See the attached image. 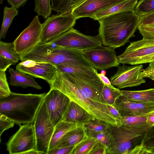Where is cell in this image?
<instances>
[{"instance_id":"1","label":"cell","mask_w":154,"mask_h":154,"mask_svg":"<svg viewBox=\"0 0 154 154\" xmlns=\"http://www.w3.org/2000/svg\"><path fill=\"white\" fill-rule=\"evenodd\" d=\"M48 83L50 89L60 91L96 119L111 126H119L122 125V122L110 113L107 104L96 101L85 96L76 85L70 74L57 71Z\"/></svg>"},{"instance_id":"2","label":"cell","mask_w":154,"mask_h":154,"mask_svg":"<svg viewBox=\"0 0 154 154\" xmlns=\"http://www.w3.org/2000/svg\"><path fill=\"white\" fill-rule=\"evenodd\" d=\"M140 17L134 12L126 11L110 15L98 21V36L103 45L115 49L129 42L135 36Z\"/></svg>"},{"instance_id":"3","label":"cell","mask_w":154,"mask_h":154,"mask_svg":"<svg viewBox=\"0 0 154 154\" xmlns=\"http://www.w3.org/2000/svg\"><path fill=\"white\" fill-rule=\"evenodd\" d=\"M45 93L21 94L11 92L0 99V114L18 125L32 123L45 97Z\"/></svg>"},{"instance_id":"4","label":"cell","mask_w":154,"mask_h":154,"mask_svg":"<svg viewBox=\"0 0 154 154\" xmlns=\"http://www.w3.org/2000/svg\"><path fill=\"white\" fill-rule=\"evenodd\" d=\"M20 60L45 62L56 67L68 64L94 68L83 51L58 47L51 43L39 44L29 52L20 57Z\"/></svg>"},{"instance_id":"5","label":"cell","mask_w":154,"mask_h":154,"mask_svg":"<svg viewBox=\"0 0 154 154\" xmlns=\"http://www.w3.org/2000/svg\"><path fill=\"white\" fill-rule=\"evenodd\" d=\"M150 126L132 127L122 125H110L111 142L107 149V154H129L135 140L147 133Z\"/></svg>"},{"instance_id":"6","label":"cell","mask_w":154,"mask_h":154,"mask_svg":"<svg viewBox=\"0 0 154 154\" xmlns=\"http://www.w3.org/2000/svg\"><path fill=\"white\" fill-rule=\"evenodd\" d=\"M33 126L36 149L40 154H47L55 127L50 118L44 99L37 113Z\"/></svg>"},{"instance_id":"7","label":"cell","mask_w":154,"mask_h":154,"mask_svg":"<svg viewBox=\"0 0 154 154\" xmlns=\"http://www.w3.org/2000/svg\"><path fill=\"white\" fill-rule=\"evenodd\" d=\"M48 43L64 48L83 51L102 45L98 36L85 35L72 28Z\"/></svg>"},{"instance_id":"8","label":"cell","mask_w":154,"mask_h":154,"mask_svg":"<svg viewBox=\"0 0 154 154\" xmlns=\"http://www.w3.org/2000/svg\"><path fill=\"white\" fill-rule=\"evenodd\" d=\"M77 19L71 13L65 14L53 15L42 23L39 44L51 42L73 28Z\"/></svg>"},{"instance_id":"9","label":"cell","mask_w":154,"mask_h":154,"mask_svg":"<svg viewBox=\"0 0 154 154\" xmlns=\"http://www.w3.org/2000/svg\"><path fill=\"white\" fill-rule=\"evenodd\" d=\"M7 150L10 154H26L36 149V141L32 123L21 125L6 143Z\"/></svg>"},{"instance_id":"10","label":"cell","mask_w":154,"mask_h":154,"mask_svg":"<svg viewBox=\"0 0 154 154\" xmlns=\"http://www.w3.org/2000/svg\"><path fill=\"white\" fill-rule=\"evenodd\" d=\"M42 29V23L36 15L13 42L19 57L29 52L40 43Z\"/></svg>"},{"instance_id":"11","label":"cell","mask_w":154,"mask_h":154,"mask_svg":"<svg viewBox=\"0 0 154 154\" xmlns=\"http://www.w3.org/2000/svg\"><path fill=\"white\" fill-rule=\"evenodd\" d=\"M94 68L98 70H105L118 66L119 62L113 48L102 45L83 51Z\"/></svg>"},{"instance_id":"12","label":"cell","mask_w":154,"mask_h":154,"mask_svg":"<svg viewBox=\"0 0 154 154\" xmlns=\"http://www.w3.org/2000/svg\"><path fill=\"white\" fill-rule=\"evenodd\" d=\"M154 53V39L143 38L130 42L125 51L117 57L120 64L134 65L138 60Z\"/></svg>"},{"instance_id":"13","label":"cell","mask_w":154,"mask_h":154,"mask_svg":"<svg viewBox=\"0 0 154 154\" xmlns=\"http://www.w3.org/2000/svg\"><path fill=\"white\" fill-rule=\"evenodd\" d=\"M50 120L54 127L61 122L70 101L66 95L57 89H50L44 99Z\"/></svg>"},{"instance_id":"14","label":"cell","mask_w":154,"mask_h":154,"mask_svg":"<svg viewBox=\"0 0 154 154\" xmlns=\"http://www.w3.org/2000/svg\"><path fill=\"white\" fill-rule=\"evenodd\" d=\"M116 72L110 78L112 85L119 88L138 86L145 83L144 79H139L137 76L143 68L142 64L132 66L125 64L117 66Z\"/></svg>"},{"instance_id":"15","label":"cell","mask_w":154,"mask_h":154,"mask_svg":"<svg viewBox=\"0 0 154 154\" xmlns=\"http://www.w3.org/2000/svg\"><path fill=\"white\" fill-rule=\"evenodd\" d=\"M70 74L76 85L85 96L106 104L103 94L104 84L100 79L86 75Z\"/></svg>"},{"instance_id":"16","label":"cell","mask_w":154,"mask_h":154,"mask_svg":"<svg viewBox=\"0 0 154 154\" xmlns=\"http://www.w3.org/2000/svg\"><path fill=\"white\" fill-rule=\"evenodd\" d=\"M16 70L35 78L45 80L48 82L57 71L55 66L49 63L27 60L18 63Z\"/></svg>"},{"instance_id":"17","label":"cell","mask_w":154,"mask_h":154,"mask_svg":"<svg viewBox=\"0 0 154 154\" xmlns=\"http://www.w3.org/2000/svg\"><path fill=\"white\" fill-rule=\"evenodd\" d=\"M124 0H80L74 6L71 13L77 19L91 18L98 12Z\"/></svg>"},{"instance_id":"18","label":"cell","mask_w":154,"mask_h":154,"mask_svg":"<svg viewBox=\"0 0 154 154\" xmlns=\"http://www.w3.org/2000/svg\"><path fill=\"white\" fill-rule=\"evenodd\" d=\"M123 116H143L154 110V103H144L129 100L123 95L113 105Z\"/></svg>"},{"instance_id":"19","label":"cell","mask_w":154,"mask_h":154,"mask_svg":"<svg viewBox=\"0 0 154 154\" xmlns=\"http://www.w3.org/2000/svg\"><path fill=\"white\" fill-rule=\"evenodd\" d=\"M95 119L94 117L78 104L70 100L62 121L85 125Z\"/></svg>"},{"instance_id":"20","label":"cell","mask_w":154,"mask_h":154,"mask_svg":"<svg viewBox=\"0 0 154 154\" xmlns=\"http://www.w3.org/2000/svg\"><path fill=\"white\" fill-rule=\"evenodd\" d=\"M138 0H124L98 12L91 18L98 20L111 14L126 11L134 12Z\"/></svg>"},{"instance_id":"21","label":"cell","mask_w":154,"mask_h":154,"mask_svg":"<svg viewBox=\"0 0 154 154\" xmlns=\"http://www.w3.org/2000/svg\"><path fill=\"white\" fill-rule=\"evenodd\" d=\"M9 72L10 74L9 81L11 85L20 86L23 88L30 87L38 89H42L41 87L31 75L12 68H9Z\"/></svg>"},{"instance_id":"22","label":"cell","mask_w":154,"mask_h":154,"mask_svg":"<svg viewBox=\"0 0 154 154\" xmlns=\"http://www.w3.org/2000/svg\"><path fill=\"white\" fill-rule=\"evenodd\" d=\"M88 137L84 125H80L66 133L57 147L76 146Z\"/></svg>"},{"instance_id":"23","label":"cell","mask_w":154,"mask_h":154,"mask_svg":"<svg viewBox=\"0 0 154 154\" xmlns=\"http://www.w3.org/2000/svg\"><path fill=\"white\" fill-rule=\"evenodd\" d=\"M57 71L74 74L88 76L100 79L97 75L96 69L94 68L75 66L68 64H62L56 66Z\"/></svg>"},{"instance_id":"24","label":"cell","mask_w":154,"mask_h":154,"mask_svg":"<svg viewBox=\"0 0 154 154\" xmlns=\"http://www.w3.org/2000/svg\"><path fill=\"white\" fill-rule=\"evenodd\" d=\"M129 100L141 103H154V88L140 91L120 90Z\"/></svg>"},{"instance_id":"25","label":"cell","mask_w":154,"mask_h":154,"mask_svg":"<svg viewBox=\"0 0 154 154\" xmlns=\"http://www.w3.org/2000/svg\"><path fill=\"white\" fill-rule=\"evenodd\" d=\"M80 125L61 121L55 127L49 146V150L57 145L59 142L67 132Z\"/></svg>"},{"instance_id":"26","label":"cell","mask_w":154,"mask_h":154,"mask_svg":"<svg viewBox=\"0 0 154 154\" xmlns=\"http://www.w3.org/2000/svg\"><path fill=\"white\" fill-rule=\"evenodd\" d=\"M17 9L12 6L5 7L4 9L3 20L0 31V40L4 39L14 17L17 15Z\"/></svg>"},{"instance_id":"27","label":"cell","mask_w":154,"mask_h":154,"mask_svg":"<svg viewBox=\"0 0 154 154\" xmlns=\"http://www.w3.org/2000/svg\"><path fill=\"white\" fill-rule=\"evenodd\" d=\"M80 0H50L52 10L57 14L69 13L75 5Z\"/></svg>"},{"instance_id":"28","label":"cell","mask_w":154,"mask_h":154,"mask_svg":"<svg viewBox=\"0 0 154 154\" xmlns=\"http://www.w3.org/2000/svg\"><path fill=\"white\" fill-rule=\"evenodd\" d=\"M0 56L5 57L15 64L20 60L13 42L7 43L0 41Z\"/></svg>"},{"instance_id":"29","label":"cell","mask_w":154,"mask_h":154,"mask_svg":"<svg viewBox=\"0 0 154 154\" xmlns=\"http://www.w3.org/2000/svg\"><path fill=\"white\" fill-rule=\"evenodd\" d=\"M98 141L96 138L88 136L76 146L72 154H89Z\"/></svg>"},{"instance_id":"30","label":"cell","mask_w":154,"mask_h":154,"mask_svg":"<svg viewBox=\"0 0 154 154\" xmlns=\"http://www.w3.org/2000/svg\"><path fill=\"white\" fill-rule=\"evenodd\" d=\"M147 114L122 117V125L132 127L150 126L147 123Z\"/></svg>"},{"instance_id":"31","label":"cell","mask_w":154,"mask_h":154,"mask_svg":"<svg viewBox=\"0 0 154 154\" xmlns=\"http://www.w3.org/2000/svg\"><path fill=\"white\" fill-rule=\"evenodd\" d=\"M120 90L114 86L111 87L104 85L103 94L106 104L114 105L117 99L122 95Z\"/></svg>"},{"instance_id":"32","label":"cell","mask_w":154,"mask_h":154,"mask_svg":"<svg viewBox=\"0 0 154 154\" xmlns=\"http://www.w3.org/2000/svg\"><path fill=\"white\" fill-rule=\"evenodd\" d=\"M50 3V0H35L34 11L39 15H42L44 18L47 19L51 13Z\"/></svg>"},{"instance_id":"33","label":"cell","mask_w":154,"mask_h":154,"mask_svg":"<svg viewBox=\"0 0 154 154\" xmlns=\"http://www.w3.org/2000/svg\"><path fill=\"white\" fill-rule=\"evenodd\" d=\"M154 11V0H140L138 2L134 13L141 17Z\"/></svg>"},{"instance_id":"34","label":"cell","mask_w":154,"mask_h":154,"mask_svg":"<svg viewBox=\"0 0 154 154\" xmlns=\"http://www.w3.org/2000/svg\"><path fill=\"white\" fill-rule=\"evenodd\" d=\"M86 133L99 132L109 129L110 125L97 119L84 125Z\"/></svg>"},{"instance_id":"35","label":"cell","mask_w":154,"mask_h":154,"mask_svg":"<svg viewBox=\"0 0 154 154\" xmlns=\"http://www.w3.org/2000/svg\"><path fill=\"white\" fill-rule=\"evenodd\" d=\"M88 137L96 138L99 142L105 146L107 148L111 142V135L109 129L99 132L87 133Z\"/></svg>"},{"instance_id":"36","label":"cell","mask_w":154,"mask_h":154,"mask_svg":"<svg viewBox=\"0 0 154 154\" xmlns=\"http://www.w3.org/2000/svg\"><path fill=\"white\" fill-rule=\"evenodd\" d=\"M147 133L144 136L140 143L133 147L130 150L129 154H154V146L147 145L144 143Z\"/></svg>"},{"instance_id":"37","label":"cell","mask_w":154,"mask_h":154,"mask_svg":"<svg viewBox=\"0 0 154 154\" xmlns=\"http://www.w3.org/2000/svg\"><path fill=\"white\" fill-rule=\"evenodd\" d=\"M138 29L143 38L154 39V27L139 25Z\"/></svg>"},{"instance_id":"38","label":"cell","mask_w":154,"mask_h":154,"mask_svg":"<svg viewBox=\"0 0 154 154\" xmlns=\"http://www.w3.org/2000/svg\"><path fill=\"white\" fill-rule=\"evenodd\" d=\"M149 63L147 68L142 69L137 76L138 78H148L154 81V61L149 62Z\"/></svg>"},{"instance_id":"39","label":"cell","mask_w":154,"mask_h":154,"mask_svg":"<svg viewBox=\"0 0 154 154\" xmlns=\"http://www.w3.org/2000/svg\"><path fill=\"white\" fill-rule=\"evenodd\" d=\"M14 122L9 119L6 116L0 114V137L4 131L10 128H12L14 125Z\"/></svg>"},{"instance_id":"40","label":"cell","mask_w":154,"mask_h":154,"mask_svg":"<svg viewBox=\"0 0 154 154\" xmlns=\"http://www.w3.org/2000/svg\"><path fill=\"white\" fill-rule=\"evenodd\" d=\"M76 146H56L48 150L47 154H72Z\"/></svg>"},{"instance_id":"41","label":"cell","mask_w":154,"mask_h":154,"mask_svg":"<svg viewBox=\"0 0 154 154\" xmlns=\"http://www.w3.org/2000/svg\"><path fill=\"white\" fill-rule=\"evenodd\" d=\"M107 148L98 141L92 149L89 154H106Z\"/></svg>"},{"instance_id":"42","label":"cell","mask_w":154,"mask_h":154,"mask_svg":"<svg viewBox=\"0 0 154 154\" xmlns=\"http://www.w3.org/2000/svg\"><path fill=\"white\" fill-rule=\"evenodd\" d=\"M5 72L0 71V90L11 93Z\"/></svg>"},{"instance_id":"43","label":"cell","mask_w":154,"mask_h":154,"mask_svg":"<svg viewBox=\"0 0 154 154\" xmlns=\"http://www.w3.org/2000/svg\"><path fill=\"white\" fill-rule=\"evenodd\" d=\"M154 23V11L140 17L139 25H148Z\"/></svg>"},{"instance_id":"44","label":"cell","mask_w":154,"mask_h":154,"mask_svg":"<svg viewBox=\"0 0 154 154\" xmlns=\"http://www.w3.org/2000/svg\"><path fill=\"white\" fill-rule=\"evenodd\" d=\"M12 65H14L12 62L5 57L0 56V71H5Z\"/></svg>"},{"instance_id":"45","label":"cell","mask_w":154,"mask_h":154,"mask_svg":"<svg viewBox=\"0 0 154 154\" xmlns=\"http://www.w3.org/2000/svg\"><path fill=\"white\" fill-rule=\"evenodd\" d=\"M107 106L110 113L122 122V116L117 109L113 105L107 104Z\"/></svg>"},{"instance_id":"46","label":"cell","mask_w":154,"mask_h":154,"mask_svg":"<svg viewBox=\"0 0 154 154\" xmlns=\"http://www.w3.org/2000/svg\"><path fill=\"white\" fill-rule=\"evenodd\" d=\"M27 0H7L8 3L11 6L18 9L23 6Z\"/></svg>"},{"instance_id":"47","label":"cell","mask_w":154,"mask_h":154,"mask_svg":"<svg viewBox=\"0 0 154 154\" xmlns=\"http://www.w3.org/2000/svg\"><path fill=\"white\" fill-rule=\"evenodd\" d=\"M154 61V53L142 58L136 62L134 65L148 63Z\"/></svg>"},{"instance_id":"48","label":"cell","mask_w":154,"mask_h":154,"mask_svg":"<svg viewBox=\"0 0 154 154\" xmlns=\"http://www.w3.org/2000/svg\"><path fill=\"white\" fill-rule=\"evenodd\" d=\"M97 75L104 85L111 87L114 86L112 85L110 80L105 75L98 72Z\"/></svg>"},{"instance_id":"49","label":"cell","mask_w":154,"mask_h":154,"mask_svg":"<svg viewBox=\"0 0 154 154\" xmlns=\"http://www.w3.org/2000/svg\"><path fill=\"white\" fill-rule=\"evenodd\" d=\"M147 123L152 128L154 127V110L147 114Z\"/></svg>"},{"instance_id":"50","label":"cell","mask_w":154,"mask_h":154,"mask_svg":"<svg viewBox=\"0 0 154 154\" xmlns=\"http://www.w3.org/2000/svg\"><path fill=\"white\" fill-rule=\"evenodd\" d=\"M11 93L0 90V99L8 97L10 94Z\"/></svg>"},{"instance_id":"51","label":"cell","mask_w":154,"mask_h":154,"mask_svg":"<svg viewBox=\"0 0 154 154\" xmlns=\"http://www.w3.org/2000/svg\"><path fill=\"white\" fill-rule=\"evenodd\" d=\"M26 154H40V153L36 149H35L31 150L28 152Z\"/></svg>"},{"instance_id":"52","label":"cell","mask_w":154,"mask_h":154,"mask_svg":"<svg viewBox=\"0 0 154 154\" xmlns=\"http://www.w3.org/2000/svg\"><path fill=\"white\" fill-rule=\"evenodd\" d=\"M101 73L105 75L106 73V72L105 71V70H101Z\"/></svg>"},{"instance_id":"53","label":"cell","mask_w":154,"mask_h":154,"mask_svg":"<svg viewBox=\"0 0 154 154\" xmlns=\"http://www.w3.org/2000/svg\"><path fill=\"white\" fill-rule=\"evenodd\" d=\"M149 25V26H154V23L151 24H149V25Z\"/></svg>"},{"instance_id":"54","label":"cell","mask_w":154,"mask_h":154,"mask_svg":"<svg viewBox=\"0 0 154 154\" xmlns=\"http://www.w3.org/2000/svg\"><path fill=\"white\" fill-rule=\"evenodd\" d=\"M3 0H0V3L1 4H2L3 3Z\"/></svg>"}]
</instances>
